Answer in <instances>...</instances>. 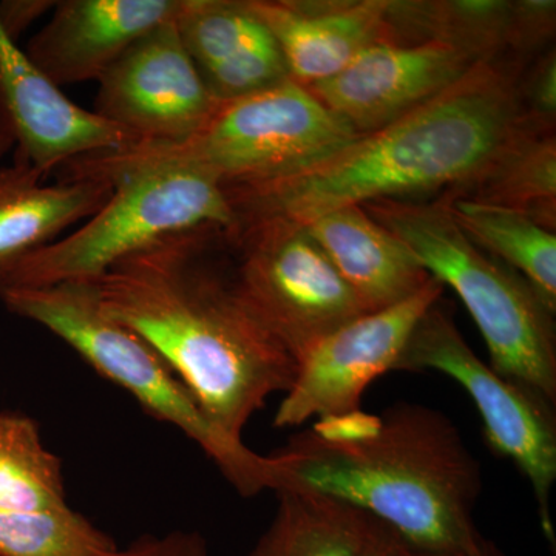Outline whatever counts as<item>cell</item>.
<instances>
[{"label": "cell", "instance_id": "obj_25", "mask_svg": "<svg viewBox=\"0 0 556 556\" xmlns=\"http://www.w3.org/2000/svg\"><path fill=\"white\" fill-rule=\"evenodd\" d=\"M201 78L218 102L239 100L291 79L273 35L207 70Z\"/></svg>", "mask_w": 556, "mask_h": 556}, {"label": "cell", "instance_id": "obj_9", "mask_svg": "<svg viewBox=\"0 0 556 556\" xmlns=\"http://www.w3.org/2000/svg\"><path fill=\"white\" fill-rule=\"evenodd\" d=\"M396 369H433L459 383L473 399L486 444L530 482L541 527L554 541L551 497L556 481V419L552 402L500 375L475 354L455 320L434 303L409 338Z\"/></svg>", "mask_w": 556, "mask_h": 556}, {"label": "cell", "instance_id": "obj_31", "mask_svg": "<svg viewBox=\"0 0 556 556\" xmlns=\"http://www.w3.org/2000/svg\"><path fill=\"white\" fill-rule=\"evenodd\" d=\"M14 142L13 139L10 138V135L7 134L5 130L0 127V160L10 152L11 148H13Z\"/></svg>", "mask_w": 556, "mask_h": 556}, {"label": "cell", "instance_id": "obj_26", "mask_svg": "<svg viewBox=\"0 0 556 556\" xmlns=\"http://www.w3.org/2000/svg\"><path fill=\"white\" fill-rule=\"evenodd\" d=\"M554 0H518L514 2L511 49L532 50L551 38L555 30Z\"/></svg>", "mask_w": 556, "mask_h": 556}, {"label": "cell", "instance_id": "obj_12", "mask_svg": "<svg viewBox=\"0 0 556 556\" xmlns=\"http://www.w3.org/2000/svg\"><path fill=\"white\" fill-rule=\"evenodd\" d=\"M479 62L447 43L380 40L308 89L357 134L367 135L433 100Z\"/></svg>", "mask_w": 556, "mask_h": 556}, {"label": "cell", "instance_id": "obj_23", "mask_svg": "<svg viewBox=\"0 0 556 556\" xmlns=\"http://www.w3.org/2000/svg\"><path fill=\"white\" fill-rule=\"evenodd\" d=\"M174 22L200 75L270 36L249 0H179Z\"/></svg>", "mask_w": 556, "mask_h": 556}, {"label": "cell", "instance_id": "obj_14", "mask_svg": "<svg viewBox=\"0 0 556 556\" xmlns=\"http://www.w3.org/2000/svg\"><path fill=\"white\" fill-rule=\"evenodd\" d=\"M179 0H62L25 54L58 87L100 80L153 28L174 20Z\"/></svg>", "mask_w": 556, "mask_h": 556}, {"label": "cell", "instance_id": "obj_16", "mask_svg": "<svg viewBox=\"0 0 556 556\" xmlns=\"http://www.w3.org/2000/svg\"><path fill=\"white\" fill-rule=\"evenodd\" d=\"M303 226L368 313L404 302L431 278L407 244L362 206L336 208Z\"/></svg>", "mask_w": 556, "mask_h": 556}, {"label": "cell", "instance_id": "obj_33", "mask_svg": "<svg viewBox=\"0 0 556 556\" xmlns=\"http://www.w3.org/2000/svg\"><path fill=\"white\" fill-rule=\"evenodd\" d=\"M416 556H470V555H431V554H422V552L416 551Z\"/></svg>", "mask_w": 556, "mask_h": 556}, {"label": "cell", "instance_id": "obj_18", "mask_svg": "<svg viewBox=\"0 0 556 556\" xmlns=\"http://www.w3.org/2000/svg\"><path fill=\"white\" fill-rule=\"evenodd\" d=\"M543 127L548 126L525 116L485 169L467 186L473 193L464 197L525 212L555 229L556 142Z\"/></svg>", "mask_w": 556, "mask_h": 556}, {"label": "cell", "instance_id": "obj_19", "mask_svg": "<svg viewBox=\"0 0 556 556\" xmlns=\"http://www.w3.org/2000/svg\"><path fill=\"white\" fill-rule=\"evenodd\" d=\"M448 206L468 239L517 270L556 314L555 229L525 212L466 197L448 200Z\"/></svg>", "mask_w": 556, "mask_h": 556}, {"label": "cell", "instance_id": "obj_30", "mask_svg": "<svg viewBox=\"0 0 556 556\" xmlns=\"http://www.w3.org/2000/svg\"><path fill=\"white\" fill-rule=\"evenodd\" d=\"M357 556H416V551L393 529L369 517L367 535Z\"/></svg>", "mask_w": 556, "mask_h": 556}, {"label": "cell", "instance_id": "obj_11", "mask_svg": "<svg viewBox=\"0 0 556 556\" xmlns=\"http://www.w3.org/2000/svg\"><path fill=\"white\" fill-rule=\"evenodd\" d=\"M98 83L93 112L146 144L185 141L218 104L174 20L139 38Z\"/></svg>", "mask_w": 556, "mask_h": 556}, {"label": "cell", "instance_id": "obj_29", "mask_svg": "<svg viewBox=\"0 0 556 556\" xmlns=\"http://www.w3.org/2000/svg\"><path fill=\"white\" fill-rule=\"evenodd\" d=\"M54 5L56 2L51 0H3L0 2V27L17 42L22 33L47 11L54 10Z\"/></svg>", "mask_w": 556, "mask_h": 556}, {"label": "cell", "instance_id": "obj_1", "mask_svg": "<svg viewBox=\"0 0 556 556\" xmlns=\"http://www.w3.org/2000/svg\"><path fill=\"white\" fill-rule=\"evenodd\" d=\"M222 229L167 237L87 283L109 317L166 362L212 426L243 442L249 420L291 388L298 362L241 298L233 269L215 262Z\"/></svg>", "mask_w": 556, "mask_h": 556}, {"label": "cell", "instance_id": "obj_22", "mask_svg": "<svg viewBox=\"0 0 556 556\" xmlns=\"http://www.w3.org/2000/svg\"><path fill=\"white\" fill-rule=\"evenodd\" d=\"M68 507L60 457L43 444L36 420L0 412V508L56 511Z\"/></svg>", "mask_w": 556, "mask_h": 556}, {"label": "cell", "instance_id": "obj_2", "mask_svg": "<svg viewBox=\"0 0 556 556\" xmlns=\"http://www.w3.org/2000/svg\"><path fill=\"white\" fill-rule=\"evenodd\" d=\"M525 119L508 70L479 62L464 78L309 169L226 188L237 218L306 225L320 215L431 190L467 188Z\"/></svg>", "mask_w": 556, "mask_h": 556}, {"label": "cell", "instance_id": "obj_28", "mask_svg": "<svg viewBox=\"0 0 556 556\" xmlns=\"http://www.w3.org/2000/svg\"><path fill=\"white\" fill-rule=\"evenodd\" d=\"M526 100L529 102V118L543 126L554 123L556 113V58L547 54L530 75Z\"/></svg>", "mask_w": 556, "mask_h": 556}, {"label": "cell", "instance_id": "obj_10", "mask_svg": "<svg viewBox=\"0 0 556 556\" xmlns=\"http://www.w3.org/2000/svg\"><path fill=\"white\" fill-rule=\"evenodd\" d=\"M444 288L431 277L404 302L365 314L320 340L299 362L274 427L298 428L311 419L358 412L365 390L396 369L416 325Z\"/></svg>", "mask_w": 556, "mask_h": 556}, {"label": "cell", "instance_id": "obj_20", "mask_svg": "<svg viewBox=\"0 0 556 556\" xmlns=\"http://www.w3.org/2000/svg\"><path fill=\"white\" fill-rule=\"evenodd\" d=\"M276 514L249 556H357L369 515L332 497L277 490Z\"/></svg>", "mask_w": 556, "mask_h": 556}, {"label": "cell", "instance_id": "obj_15", "mask_svg": "<svg viewBox=\"0 0 556 556\" xmlns=\"http://www.w3.org/2000/svg\"><path fill=\"white\" fill-rule=\"evenodd\" d=\"M287 62L289 78L309 87L338 75L354 58L391 39L390 0H249Z\"/></svg>", "mask_w": 556, "mask_h": 556}, {"label": "cell", "instance_id": "obj_24", "mask_svg": "<svg viewBox=\"0 0 556 556\" xmlns=\"http://www.w3.org/2000/svg\"><path fill=\"white\" fill-rule=\"evenodd\" d=\"M116 547L112 538L73 508H0V556H105Z\"/></svg>", "mask_w": 556, "mask_h": 556}, {"label": "cell", "instance_id": "obj_17", "mask_svg": "<svg viewBox=\"0 0 556 556\" xmlns=\"http://www.w3.org/2000/svg\"><path fill=\"white\" fill-rule=\"evenodd\" d=\"M43 178L20 161L0 167V281L22 258L97 214L113 193L108 182L68 179L43 185Z\"/></svg>", "mask_w": 556, "mask_h": 556}, {"label": "cell", "instance_id": "obj_6", "mask_svg": "<svg viewBox=\"0 0 556 556\" xmlns=\"http://www.w3.org/2000/svg\"><path fill=\"white\" fill-rule=\"evenodd\" d=\"M10 313L42 325L91 368L124 388L150 416L181 430L243 496L273 490L270 456L219 433L174 371L131 329L102 311L87 281L39 288H0Z\"/></svg>", "mask_w": 556, "mask_h": 556}, {"label": "cell", "instance_id": "obj_4", "mask_svg": "<svg viewBox=\"0 0 556 556\" xmlns=\"http://www.w3.org/2000/svg\"><path fill=\"white\" fill-rule=\"evenodd\" d=\"M361 137L308 87L292 79L239 100L218 102L192 137L137 144L70 161L61 179L110 182L131 172L181 167L223 188L260 185L316 166Z\"/></svg>", "mask_w": 556, "mask_h": 556}, {"label": "cell", "instance_id": "obj_27", "mask_svg": "<svg viewBox=\"0 0 556 556\" xmlns=\"http://www.w3.org/2000/svg\"><path fill=\"white\" fill-rule=\"evenodd\" d=\"M105 556H208L206 540L199 532L174 530L166 535H144L129 546Z\"/></svg>", "mask_w": 556, "mask_h": 556}, {"label": "cell", "instance_id": "obj_5", "mask_svg": "<svg viewBox=\"0 0 556 556\" xmlns=\"http://www.w3.org/2000/svg\"><path fill=\"white\" fill-rule=\"evenodd\" d=\"M362 207L407 244L428 276L459 295L484 338L490 367L555 405V314L526 278L468 239L448 201Z\"/></svg>", "mask_w": 556, "mask_h": 556}, {"label": "cell", "instance_id": "obj_13", "mask_svg": "<svg viewBox=\"0 0 556 556\" xmlns=\"http://www.w3.org/2000/svg\"><path fill=\"white\" fill-rule=\"evenodd\" d=\"M0 127L16 160L49 175L70 161L137 144L116 124L70 101L0 27Z\"/></svg>", "mask_w": 556, "mask_h": 556}, {"label": "cell", "instance_id": "obj_21", "mask_svg": "<svg viewBox=\"0 0 556 556\" xmlns=\"http://www.w3.org/2000/svg\"><path fill=\"white\" fill-rule=\"evenodd\" d=\"M511 21L514 2L506 0H390L388 7L391 36L447 43L481 62L511 47Z\"/></svg>", "mask_w": 556, "mask_h": 556}, {"label": "cell", "instance_id": "obj_3", "mask_svg": "<svg viewBox=\"0 0 556 556\" xmlns=\"http://www.w3.org/2000/svg\"><path fill=\"white\" fill-rule=\"evenodd\" d=\"M274 492L303 490L345 503L431 555H471L481 468L438 409L399 402L356 438L305 430L270 455Z\"/></svg>", "mask_w": 556, "mask_h": 556}, {"label": "cell", "instance_id": "obj_32", "mask_svg": "<svg viewBox=\"0 0 556 556\" xmlns=\"http://www.w3.org/2000/svg\"><path fill=\"white\" fill-rule=\"evenodd\" d=\"M470 556H497L495 552L492 551V547L485 543L484 540H481V543L478 544V547L471 552Z\"/></svg>", "mask_w": 556, "mask_h": 556}, {"label": "cell", "instance_id": "obj_8", "mask_svg": "<svg viewBox=\"0 0 556 556\" xmlns=\"http://www.w3.org/2000/svg\"><path fill=\"white\" fill-rule=\"evenodd\" d=\"M241 298L295 362L368 314L305 226L237 218L228 229Z\"/></svg>", "mask_w": 556, "mask_h": 556}, {"label": "cell", "instance_id": "obj_7", "mask_svg": "<svg viewBox=\"0 0 556 556\" xmlns=\"http://www.w3.org/2000/svg\"><path fill=\"white\" fill-rule=\"evenodd\" d=\"M112 197L65 239L22 258L0 288H39L93 281L116 263L163 239L215 226L230 229L237 214L223 186L197 170L155 167L110 182Z\"/></svg>", "mask_w": 556, "mask_h": 556}]
</instances>
